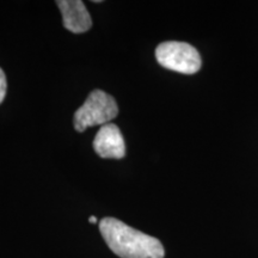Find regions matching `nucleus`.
<instances>
[{"label": "nucleus", "mask_w": 258, "mask_h": 258, "mask_svg": "<svg viewBox=\"0 0 258 258\" xmlns=\"http://www.w3.org/2000/svg\"><path fill=\"white\" fill-rule=\"evenodd\" d=\"M89 221L91 222V224H96V222H97V218H96V217H90V218H89Z\"/></svg>", "instance_id": "0eeeda50"}, {"label": "nucleus", "mask_w": 258, "mask_h": 258, "mask_svg": "<svg viewBox=\"0 0 258 258\" xmlns=\"http://www.w3.org/2000/svg\"><path fill=\"white\" fill-rule=\"evenodd\" d=\"M6 89H8V83H6V77L4 71L0 69V104L4 101L6 96Z\"/></svg>", "instance_id": "423d86ee"}, {"label": "nucleus", "mask_w": 258, "mask_h": 258, "mask_svg": "<svg viewBox=\"0 0 258 258\" xmlns=\"http://www.w3.org/2000/svg\"><path fill=\"white\" fill-rule=\"evenodd\" d=\"M117 114L118 106L114 97L102 90H93L74 114V128L82 133L88 127L110 123Z\"/></svg>", "instance_id": "f03ea898"}, {"label": "nucleus", "mask_w": 258, "mask_h": 258, "mask_svg": "<svg viewBox=\"0 0 258 258\" xmlns=\"http://www.w3.org/2000/svg\"><path fill=\"white\" fill-rule=\"evenodd\" d=\"M63 27L73 34H83L92 27V19L85 4L80 0H57Z\"/></svg>", "instance_id": "39448f33"}, {"label": "nucleus", "mask_w": 258, "mask_h": 258, "mask_svg": "<svg viewBox=\"0 0 258 258\" xmlns=\"http://www.w3.org/2000/svg\"><path fill=\"white\" fill-rule=\"evenodd\" d=\"M93 150L104 159H122L125 156V145L117 125L114 123L102 125L93 140Z\"/></svg>", "instance_id": "20e7f679"}, {"label": "nucleus", "mask_w": 258, "mask_h": 258, "mask_svg": "<svg viewBox=\"0 0 258 258\" xmlns=\"http://www.w3.org/2000/svg\"><path fill=\"white\" fill-rule=\"evenodd\" d=\"M156 57L160 66L183 74L199 72L202 66L198 49L185 42H163L157 47Z\"/></svg>", "instance_id": "7ed1b4c3"}, {"label": "nucleus", "mask_w": 258, "mask_h": 258, "mask_svg": "<svg viewBox=\"0 0 258 258\" xmlns=\"http://www.w3.org/2000/svg\"><path fill=\"white\" fill-rule=\"evenodd\" d=\"M103 239L121 258H164L163 244L157 238L134 230L115 218H104L99 224Z\"/></svg>", "instance_id": "f257e3e1"}]
</instances>
